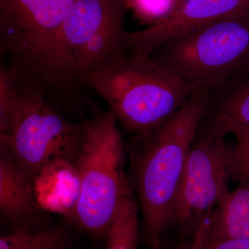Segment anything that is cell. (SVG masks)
<instances>
[{"label":"cell","mask_w":249,"mask_h":249,"mask_svg":"<svg viewBox=\"0 0 249 249\" xmlns=\"http://www.w3.org/2000/svg\"><path fill=\"white\" fill-rule=\"evenodd\" d=\"M80 80L103 98L116 121L139 141L150 137L199 89L149 54L131 49Z\"/></svg>","instance_id":"obj_1"},{"label":"cell","mask_w":249,"mask_h":249,"mask_svg":"<svg viewBox=\"0 0 249 249\" xmlns=\"http://www.w3.org/2000/svg\"><path fill=\"white\" fill-rule=\"evenodd\" d=\"M208 89H199L160 128L143 140L135 167L142 216L140 242L163 249L187 158L206 112Z\"/></svg>","instance_id":"obj_2"},{"label":"cell","mask_w":249,"mask_h":249,"mask_svg":"<svg viewBox=\"0 0 249 249\" xmlns=\"http://www.w3.org/2000/svg\"><path fill=\"white\" fill-rule=\"evenodd\" d=\"M83 124L84 137L75 162L80 191L71 217L85 232L105 238L129 186L123 169L124 142L109 111Z\"/></svg>","instance_id":"obj_3"},{"label":"cell","mask_w":249,"mask_h":249,"mask_svg":"<svg viewBox=\"0 0 249 249\" xmlns=\"http://www.w3.org/2000/svg\"><path fill=\"white\" fill-rule=\"evenodd\" d=\"M19 102L6 135H0L31 181L52 163H74L85 134L83 122L72 124L46 102L40 85L21 76Z\"/></svg>","instance_id":"obj_4"},{"label":"cell","mask_w":249,"mask_h":249,"mask_svg":"<svg viewBox=\"0 0 249 249\" xmlns=\"http://www.w3.org/2000/svg\"><path fill=\"white\" fill-rule=\"evenodd\" d=\"M227 132L215 122L197 134L192 144L168 231L182 238L191 236L203 220L230 193L235 145L226 141Z\"/></svg>","instance_id":"obj_5"},{"label":"cell","mask_w":249,"mask_h":249,"mask_svg":"<svg viewBox=\"0 0 249 249\" xmlns=\"http://www.w3.org/2000/svg\"><path fill=\"white\" fill-rule=\"evenodd\" d=\"M159 60L188 83L209 90L249 59V16L229 18L165 42ZM160 46V47H161Z\"/></svg>","instance_id":"obj_6"},{"label":"cell","mask_w":249,"mask_h":249,"mask_svg":"<svg viewBox=\"0 0 249 249\" xmlns=\"http://www.w3.org/2000/svg\"><path fill=\"white\" fill-rule=\"evenodd\" d=\"M124 11L121 0H74L69 8L62 40L79 80L122 52Z\"/></svg>","instance_id":"obj_7"},{"label":"cell","mask_w":249,"mask_h":249,"mask_svg":"<svg viewBox=\"0 0 249 249\" xmlns=\"http://www.w3.org/2000/svg\"><path fill=\"white\" fill-rule=\"evenodd\" d=\"M249 16V0H185L176 14L162 24L124 34V47L151 55L165 42L229 18Z\"/></svg>","instance_id":"obj_8"},{"label":"cell","mask_w":249,"mask_h":249,"mask_svg":"<svg viewBox=\"0 0 249 249\" xmlns=\"http://www.w3.org/2000/svg\"><path fill=\"white\" fill-rule=\"evenodd\" d=\"M45 210L36 197L34 183L18 164L7 145L0 142V212L16 231H36L49 227Z\"/></svg>","instance_id":"obj_9"},{"label":"cell","mask_w":249,"mask_h":249,"mask_svg":"<svg viewBox=\"0 0 249 249\" xmlns=\"http://www.w3.org/2000/svg\"><path fill=\"white\" fill-rule=\"evenodd\" d=\"M196 232L206 242L249 238V178L230 191Z\"/></svg>","instance_id":"obj_10"},{"label":"cell","mask_w":249,"mask_h":249,"mask_svg":"<svg viewBox=\"0 0 249 249\" xmlns=\"http://www.w3.org/2000/svg\"><path fill=\"white\" fill-rule=\"evenodd\" d=\"M36 197L45 210L72 216L80 191L74 163L58 161L47 166L34 183Z\"/></svg>","instance_id":"obj_11"},{"label":"cell","mask_w":249,"mask_h":249,"mask_svg":"<svg viewBox=\"0 0 249 249\" xmlns=\"http://www.w3.org/2000/svg\"><path fill=\"white\" fill-rule=\"evenodd\" d=\"M140 234L138 206L129 186L105 237V249H138Z\"/></svg>","instance_id":"obj_12"},{"label":"cell","mask_w":249,"mask_h":249,"mask_svg":"<svg viewBox=\"0 0 249 249\" xmlns=\"http://www.w3.org/2000/svg\"><path fill=\"white\" fill-rule=\"evenodd\" d=\"M69 244V233L62 227L16 231L0 237V249H65Z\"/></svg>","instance_id":"obj_13"},{"label":"cell","mask_w":249,"mask_h":249,"mask_svg":"<svg viewBox=\"0 0 249 249\" xmlns=\"http://www.w3.org/2000/svg\"><path fill=\"white\" fill-rule=\"evenodd\" d=\"M124 10L145 28L162 24L182 6L185 0H121Z\"/></svg>","instance_id":"obj_14"},{"label":"cell","mask_w":249,"mask_h":249,"mask_svg":"<svg viewBox=\"0 0 249 249\" xmlns=\"http://www.w3.org/2000/svg\"><path fill=\"white\" fill-rule=\"evenodd\" d=\"M21 73L14 65L0 70V135H6L19 102Z\"/></svg>","instance_id":"obj_15"},{"label":"cell","mask_w":249,"mask_h":249,"mask_svg":"<svg viewBox=\"0 0 249 249\" xmlns=\"http://www.w3.org/2000/svg\"><path fill=\"white\" fill-rule=\"evenodd\" d=\"M214 121L227 134L235 136L236 145L231 182L240 183L249 178V127L240 125L221 116Z\"/></svg>","instance_id":"obj_16"},{"label":"cell","mask_w":249,"mask_h":249,"mask_svg":"<svg viewBox=\"0 0 249 249\" xmlns=\"http://www.w3.org/2000/svg\"><path fill=\"white\" fill-rule=\"evenodd\" d=\"M217 116L249 127V77L228 96Z\"/></svg>","instance_id":"obj_17"},{"label":"cell","mask_w":249,"mask_h":249,"mask_svg":"<svg viewBox=\"0 0 249 249\" xmlns=\"http://www.w3.org/2000/svg\"><path fill=\"white\" fill-rule=\"evenodd\" d=\"M188 249H249V238L225 239L204 241L198 232H195Z\"/></svg>","instance_id":"obj_18"}]
</instances>
